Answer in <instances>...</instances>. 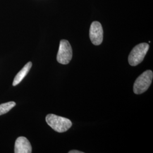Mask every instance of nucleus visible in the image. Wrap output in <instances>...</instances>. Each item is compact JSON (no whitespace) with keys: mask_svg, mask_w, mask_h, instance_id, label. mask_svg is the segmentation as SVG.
<instances>
[{"mask_svg":"<svg viewBox=\"0 0 153 153\" xmlns=\"http://www.w3.org/2000/svg\"><path fill=\"white\" fill-rule=\"evenodd\" d=\"M45 121L51 128L59 133L67 131L72 126V123L69 119L54 114L47 115Z\"/></svg>","mask_w":153,"mask_h":153,"instance_id":"obj_1","label":"nucleus"},{"mask_svg":"<svg viewBox=\"0 0 153 153\" xmlns=\"http://www.w3.org/2000/svg\"><path fill=\"white\" fill-rule=\"evenodd\" d=\"M153 71L148 70L144 71L136 79L133 85V91L136 94H141L145 92L152 84Z\"/></svg>","mask_w":153,"mask_h":153,"instance_id":"obj_2","label":"nucleus"},{"mask_svg":"<svg viewBox=\"0 0 153 153\" xmlns=\"http://www.w3.org/2000/svg\"><path fill=\"white\" fill-rule=\"evenodd\" d=\"M149 49V45L142 43L135 46L128 57V62L131 66H137L141 63Z\"/></svg>","mask_w":153,"mask_h":153,"instance_id":"obj_3","label":"nucleus"},{"mask_svg":"<svg viewBox=\"0 0 153 153\" xmlns=\"http://www.w3.org/2000/svg\"><path fill=\"white\" fill-rule=\"evenodd\" d=\"M73 56V51L69 42L61 40L57 55V61L61 64L66 65L70 62Z\"/></svg>","mask_w":153,"mask_h":153,"instance_id":"obj_4","label":"nucleus"},{"mask_svg":"<svg viewBox=\"0 0 153 153\" xmlns=\"http://www.w3.org/2000/svg\"><path fill=\"white\" fill-rule=\"evenodd\" d=\"M90 38L92 43L95 45L102 44L103 39V30L100 23L93 22L90 28Z\"/></svg>","mask_w":153,"mask_h":153,"instance_id":"obj_5","label":"nucleus"},{"mask_svg":"<svg viewBox=\"0 0 153 153\" xmlns=\"http://www.w3.org/2000/svg\"><path fill=\"white\" fill-rule=\"evenodd\" d=\"M32 152V146L25 137H19L15 142L14 153H31Z\"/></svg>","mask_w":153,"mask_h":153,"instance_id":"obj_6","label":"nucleus"},{"mask_svg":"<svg viewBox=\"0 0 153 153\" xmlns=\"http://www.w3.org/2000/svg\"><path fill=\"white\" fill-rule=\"evenodd\" d=\"M32 65H33L32 62H28L22 68V69L17 73L13 82V86H16L22 81L23 79L26 76L27 74L30 71Z\"/></svg>","mask_w":153,"mask_h":153,"instance_id":"obj_7","label":"nucleus"},{"mask_svg":"<svg viewBox=\"0 0 153 153\" xmlns=\"http://www.w3.org/2000/svg\"><path fill=\"white\" fill-rule=\"evenodd\" d=\"M16 103L14 102H9L0 104V116L9 112L13 107L16 106Z\"/></svg>","mask_w":153,"mask_h":153,"instance_id":"obj_8","label":"nucleus"},{"mask_svg":"<svg viewBox=\"0 0 153 153\" xmlns=\"http://www.w3.org/2000/svg\"><path fill=\"white\" fill-rule=\"evenodd\" d=\"M69 153H83L82 152H79L78 150H71L69 152Z\"/></svg>","mask_w":153,"mask_h":153,"instance_id":"obj_9","label":"nucleus"}]
</instances>
